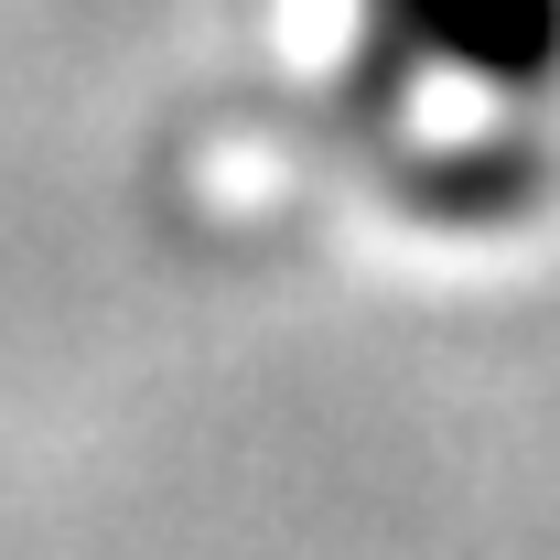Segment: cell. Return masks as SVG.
I'll list each match as a JSON object with an SVG mask.
<instances>
[{
  "mask_svg": "<svg viewBox=\"0 0 560 560\" xmlns=\"http://www.w3.org/2000/svg\"><path fill=\"white\" fill-rule=\"evenodd\" d=\"M377 44L420 55V66H453L475 86H550L560 75V0H366Z\"/></svg>",
  "mask_w": 560,
  "mask_h": 560,
  "instance_id": "cell-1",
  "label": "cell"
}]
</instances>
